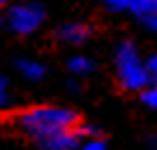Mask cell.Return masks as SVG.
<instances>
[{
    "mask_svg": "<svg viewBox=\"0 0 157 150\" xmlns=\"http://www.w3.org/2000/svg\"><path fill=\"white\" fill-rule=\"evenodd\" d=\"M78 89H80V85L75 80H71V82H68V91H78Z\"/></svg>",
    "mask_w": 157,
    "mask_h": 150,
    "instance_id": "obj_14",
    "label": "cell"
},
{
    "mask_svg": "<svg viewBox=\"0 0 157 150\" xmlns=\"http://www.w3.org/2000/svg\"><path fill=\"white\" fill-rule=\"evenodd\" d=\"M17 73H19L24 80H28V82H40V80H45L47 68H45V63L38 61V59L21 56V59H17Z\"/></svg>",
    "mask_w": 157,
    "mask_h": 150,
    "instance_id": "obj_5",
    "label": "cell"
},
{
    "mask_svg": "<svg viewBox=\"0 0 157 150\" xmlns=\"http://www.w3.org/2000/svg\"><path fill=\"white\" fill-rule=\"evenodd\" d=\"M5 26V17H0V28Z\"/></svg>",
    "mask_w": 157,
    "mask_h": 150,
    "instance_id": "obj_15",
    "label": "cell"
},
{
    "mask_svg": "<svg viewBox=\"0 0 157 150\" xmlns=\"http://www.w3.org/2000/svg\"><path fill=\"white\" fill-rule=\"evenodd\" d=\"M131 14L143 21L145 28L157 31V0H136Z\"/></svg>",
    "mask_w": 157,
    "mask_h": 150,
    "instance_id": "obj_7",
    "label": "cell"
},
{
    "mask_svg": "<svg viewBox=\"0 0 157 150\" xmlns=\"http://www.w3.org/2000/svg\"><path fill=\"white\" fill-rule=\"evenodd\" d=\"M5 5H7V0H0V10H2Z\"/></svg>",
    "mask_w": 157,
    "mask_h": 150,
    "instance_id": "obj_16",
    "label": "cell"
},
{
    "mask_svg": "<svg viewBox=\"0 0 157 150\" xmlns=\"http://www.w3.org/2000/svg\"><path fill=\"white\" fill-rule=\"evenodd\" d=\"M141 98H143V103L150 108V110L157 113V85H150L148 89L141 94Z\"/></svg>",
    "mask_w": 157,
    "mask_h": 150,
    "instance_id": "obj_12",
    "label": "cell"
},
{
    "mask_svg": "<svg viewBox=\"0 0 157 150\" xmlns=\"http://www.w3.org/2000/svg\"><path fill=\"white\" fill-rule=\"evenodd\" d=\"M17 127H19L26 136H31L33 141L45 143L47 138L63 134V131H73L80 127V117L78 113L66 108V106H54V103H45V106H31L17 115Z\"/></svg>",
    "mask_w": 157,
    "mask_h": 150,
    "instance_id": "obj_1",
    "label": "cell"
},
{
    "mask_svg": "<svg viewBox=\"0 0 157 150\" xmlns=\"http://www.w3.org/2000/svg\"><path fill=\"white\" fill-rule=\"evenodd\" d=\"M110 12H131L136 0H101Z\"/></svg>",
    "mask_w": 157,
    "mask_h": 150,
    "instance_id": "obj_9",
    "label": "cell"
},
{
    "mask_svg": "<svg viewBox=\"0 0 157 150\" xmlns=\"http://www.w3.org/2000/svg\"><path fill=\"white\" fill-rule=\"evenodd\" d=\"M78 150H108V145H105L103 138L94 136V138H82L80 145H78Z\"/></svg>",
    "mask_w": 157,
    "mask_h": 150,
    "instance_id": "obj_11",
    "label": "cell"
},
{
    "mask_svg": "<svg viewBox=\"0 0 157 150\" xmlns=\"http://www.w3.org/2000/svg\"><path fill=\"white\" fill-rule=\"evenodd\" d=\"M68 66V73H71L73 78H87V75H92L94 73V61L85 54H73L71 59L66 61Z\"/></svg>",
    "mask_w": 157,
    "mask_h": 150,
    "instance_id": "obj_8",
    "label": "cell"
},
{
    "mask_svg": "<svg viewBox=\"0 0 157 150\" xmlns=\"http://www.w3.org/2000/svg\"><path fill=\"white\" fill-rule=\"evenodd\" d=\"M92 35V28L82 24V21H66L56 28V38L63 42V45H71V47H80L85 45Z\"/></svg>",
    "mask_w": 157,
    "mask_h": 150,
    "instance_id": "obj_4",
    "label": "cell"
},
{
    "mask_svg": "<svg viewBox=\"0 0 157 150\" xmlns=\"http://www.w3.org/2000/svg\"><path fill=\"white\" fill-rule=\"evenodd\" d=\"M145 66H148V75H150V82L157 85V52L150 54L148 59H145Z\"/></svg>",
    "mask_w": 157,
    "mask_h": 150,
    "instance_id": "obj_13",
    "label": "cell"
},
{
    "mask_svg": "<svg viewBox=\"0 0 157 150\" xmlns=\"http://www.w3.org/2000/svg\"><path fill=\"white\" fill-rule=\"evenodd\" d=\"M80 141H82L80 131L73 129V131H63V134H56V136L47 138L45 143H40V148H45V150H78Z\"/></svg>",
    "mask_w": 157,
    "mask_h": 150,
    "instance_id": "obj_6",
    "label": "cell"
},
{
    "mask_svg": "<svg viewBox=\"0 0 157 150\" xmlns=\"http://www.w3.org/2000/svg\"><path fill=\"white\" fill-rule=\"evenodd\" d=\"M42 24H45V7L38 2L10 5L5 12V26L14 35H33Z\"/></svg>",
    "mask_w": 157,
    "mask_h": 150,
    "instance_id": "obj_3",
    "label": "cell"
},
{
    "mask_svg": "<svg viewBox=\"0 0 157 150\" xmlns=\"http://www.w3.org/2000/svg\"><path fill=\"white\" fill-rule=\"evenodd\" d=\"M115 75H117V82L127 91L143 94L152 85L143 54L138 52V47L131 40H122L115 47Z\"/></svg>",
    "mask_w": 157,
    "mask_h": 150,
    "instance_id": "obj_2",
    "label": "cell"
},
{
    "mask_svg": "<svg viewBox=\"0 0 157 150\" xmlns=\"http://www.w3.org/2000/svg\"><path fill=\"white\" fill-rule=\"evenodd\" d=\"M155 150H157V138H155Z\"/></svg>",
    "mask_w": 157,
    "mask_h": 150,
    "instance_id": "obj_17",
    "label": "cell"
},
{
    "mask_svg": "<svg viewBox=\"0 0 157 150\" xmlns=\"http://www.w3.org/2000/svg\"><path fill=\"white\" fill-rule=\"evenodd\" d=\"M10 106H12L10 85H7V78H5V75H0V113H5Z\"/></svg>",
    "mask_w": 157,
    "mask_h": 150,
    "instance_id": "obj_10",
    "label": "cell"
}]
</instances>
